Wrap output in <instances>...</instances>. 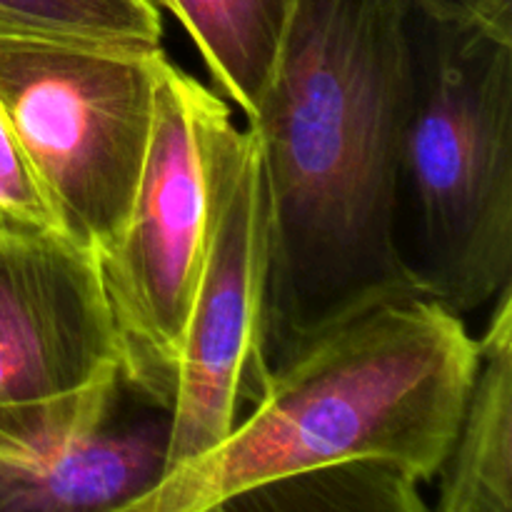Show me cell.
<instances>
[{
  "mask_svg": "<svg viewBox=\"0 0 512 512\" xmlns=\"http://www.w3.org/2000/svg\"><path fill=\"white\" fill-rule=\"evenodd\" d=\"M408 95V0H293L245 120L268 188L270 365L383 300L415 295L395 248Z\"/></svg>",
  "mask_w": 512,
  "mask_h": 512,
  "instance_id": "6da1fadb",
  "label": "cell"
},
{
  "mask_svg": "<svg viewBox=\"0 0 512 512\" xmlns=\"http://www.w3.org/2000/svg\"><path fill=\"white\" fill-rule=\"evenodd\" d=\"M478 368V338L430 298H390L280 358L258 403L193 465L145 490L150 512H203L288 475L373 460L438 478Z\"/></svg>",
  "mask_w": 512,
  "mask_h": 512,
  "instance_id": "7a4b0ae2",
  "label": "cell"
},
{
  "mask_svg": "<svg viewBox=\"0 0 512 512\" xmlns=\"http://www.w3.org/2000/svg\"><path fill=\"white\" fill-rule=\"evenodd\" d=\"M395 248L410 290L460 318L512 285V33L410 8Z\"/></svg>",
  "mask_w": 512,
  "mask_h": 512,
  "instance_id": "3957f363",
  "label": "cell"
},
{
  "mask_svg": "<svg viewBox=\"0 0 512 512\" xmlns=\"http://www.w3.org/2000/svg\"><path fill=\"white\" fill-rule=\"evenodd\" d=\"M168 60L143 40L0 33V108L58 230L93 258L128 220Z\"/></svg>",
  "mask_w": 512,
  "mask_h": 512,
  "instance_id": "277c9868",
  "label": "cell"
},
{
  "mask_svg": "<svg viewBox=\"0 0 512 512\" xmlns=\"http://www.w3.org/2000/svg\"><path fill=\"white\" fill-rule=\"evenodd\" d=\"M233 125L228 103L168 60L128 220L95 258L125 385L168 413L208 253L220 145Z\"/></svg>",
  "mask_w": 512,
  "mask_h": 512,
  "instance_id": "5b68a950",
  "label": "cell"
},
{
  "mask_svg": "<svg viewBox=\"0 0 512 512\" xmlns=\"http://www.w3.org/2000/svg\"><path fill=\"white\" fill-rule=\"evenodd\" d=\"M268 280L263 158L253 133L233 125L220 145L208 253L175 365L163 475L218 448L263 395L273 370Z\"/></svg>",
  "mask_w": 512,
  "mask_h": 512,
  "instance_id": "8992f818",
  "label": "cell"
},
{
  "mask_svg": "<svg viewBox=\"0 0 512 512\" xmlns=\"http://www.w3.org/2000/svg\"><path fill=\"white\" fill-rule=\"evenodd\" d=\"M170 413L123 375L68 403L0 408V512H103L153 488Z\"/></svg>",
  "mask_w": 512,
  "mask_h": 512,
  "instance_id": "52a82bcc",
  "label": "cell"
},
{
  "mask_svg": "<svg viewBox=\"0 0 512 512\" xmlns=\"http://www.w3.org/2000/svg\"><path fill=\"white\" fill-rule=\"evenodd\" d=\"M120 375L93 255L58 230L0 223V408L68 403Z\"/></svg>",
  "mask_w": 512,
  "mask_h": 512,
  "instance_id": "ba28073f",
  "label": "cell"
},
{
  "mask_svg": "<svg viewBox=\"0 0 512 512\" xmlns=\"http://www.w3.org/2000/svg\"><path fill=\"white\" fill-rule=\"evenodd\" d=\"M490 305L435 512H512V285Z\"/></svg>",
  "mask_w": 512,
  "mask_h": 512,
  "instance_id": "9c48e42d",
  "label": "cell"
},
{
  "mask_svg": "<svg viewBox=\"0 0 512 512\" xmlns=\"http://www.w3.org/2000/svg\"><path fill=\"white\" fill-rule=\"evenodd\" d=\"M178 18L223 100L250 120L273 73L293 0H155Z\"/></svg>",
  "mask_w": 512,
  "mask_h": 512,
  "instance_id": "30bf717a",
  "label": "cell"
},
{
  "mask_svg": "<svg viewBox=\"0 0 512 512\" xmlns=\"http://www.w3.org/2000/svg\"><path fill=\"white\" fill-rule=\"evenodd\" d=\"M215 505L220 512H435L420 483L373 460L270 480Z\"/></svg>",
  "mask_w": 512,
  "mask_h": 512,
  "instance_id": "8fae6325",
  "label": "cell"
},
{
  "mask_svg": "<svg viewBox=\"0 0 512 512\" xmlns=\"http://www.w3.org/2000/svg\"><path fill=\"white\" fill-rule=\"evenodd\" d=\"M0 33H58L160 43L155 0H0Z\"/></svg>",
  "mask_w": 512,
  "mask_h": 512,
  "instance_id": "7c38bea8",
  "label": "cell"
},
{
  "mask_svg": "<svg viewBox=\"0 0 512 512\" xmlns=\"http://www.w3.org/2000/svg\"><path fill=\"white\" fill-rule=\"evenodd\" d=\"M0 223L58 230L53 210L3 108H0Z\"/></svg>",
  "mask_w": 512,
  "mask_h": 512,
  "instance_id": "4fadbf2b",
  "label": "cell"
},
{
  "mask_svg": "<svg viewBox=\"0 0 512 512\" xmlns=\"http://www.w3.org/2000/svg\"><path fill=\"white\" fill-rule=\"evenodd\" d=\"M410 8L450 23H470L512 33V0H408Z\"/></svg>",
  "mask_w": 512,
  "mask_h": 512,
  "instance_id": "5bb4252c",
  "label": "cell"
},
{
  "mask_svg": "<svg viewBox=\"0 0 512 512\" xmlns=\"http://www.w3.org/2000/svg\"><path fill=\"white\" fill-rule=\"evenodd\" d=\"M103 512H150V508H148V495L140 493V495H135V498L125 500V503L113 505V508H108V510H103ZM203 512H220V508H218V505H213V508H208V510H203Z\"/></svg>",
  "mask_w": 512,
  "mask_h": 512,
  "instance_id": "9a60e30c",
  "label": "cell"
}]
</instances>
